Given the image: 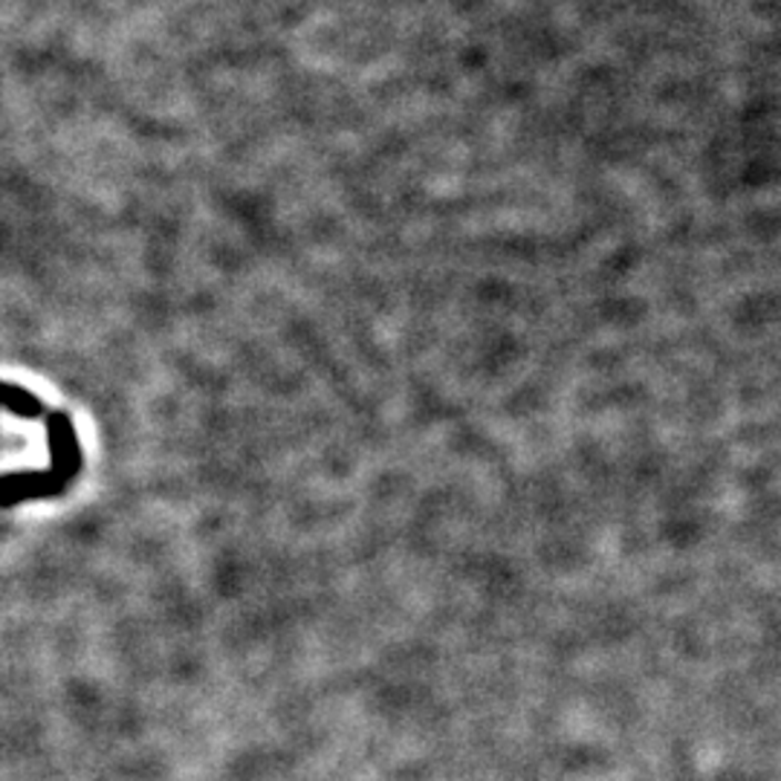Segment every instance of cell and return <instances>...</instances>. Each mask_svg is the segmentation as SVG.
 <instances>
[{
  "label": "cell",
  "instance_id": "6da1fadb",
  "mask_svg": "<svg viewBox=\"0 0 781 781\" xmlns=\"http://www.w3.org/2000/svg\"><path fill=\"white\" fill-rule=\"evenodd\" d=\"M47 438H50L52 458L50 472H55L70 486L73 477L79 475V466H82V452H79L73 423H70V417L64 411H55V414L47 417Z\"/></svg>",
  "mask_w": 781,
  "mask_h": 781
},
{
  "label": "cell",
  "instance_id": "7a4b0ae2",
  "mask_svg": "<svg viewBox=\"0 0 781 781\" xmlns=\"http://www.w3.org/2000/svg\"><path fill=\"white\" fill-rule=\"evenodd\" d=\"M68 490L55 472H12L0 477V506H16L21 501L50 499Z\"/></svg>",
  "mask_w": 781,
  "mask_h": 781
},
{
  "label": "cell",
  "instance_id": "3957f363",
  "mask_svg": "<svg viewBox=\"0 0 781 781\" xmlns=\"http://www.w3.org/2000/svg\"><path fill=\"white\" fill-rule=\"evenodd\" d=\"M0 409H9L12 414L23 417V420H38V417L44 414V405H41L35 394H30L27 388L7 386V382H0Z\"/></svg>",
  "mask_w": 781,
  "mask_h": 781
}]
</instances>
